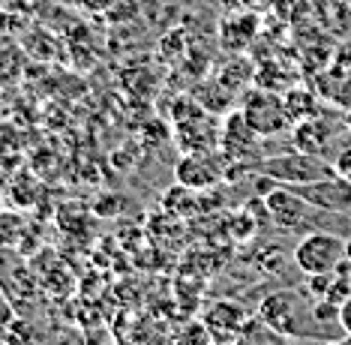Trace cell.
Returning <instances> with one entry per match:
<instances>
[{"label":"cell","instance_id":"obj_1","mask_svg":"<svg viewBox=\"0 0 351 345\" xmlns=\"http://www.w3.org/2000/svg\"><path fill=\"white\" fill-rule=\"evenodd\" d=\"M258 318L270 324L276 333H282L285 340H309V336H322L324 324H318L313 307L303 300L300 292H274L261 300Z\"/></svg>","mask_w":351,"mask_h":345},{"label":"cell","instance_id":"obj_2","mask_svg":"<svg viewBox=\"0 0 351 345\" xmlns=\"http://www.w3.org/2000/svg\"><path fill=\"white\" fill-rule=\"evenodd\" d=\"M255 171L267 174V178H274L276 183H285V187H303V183H318L327 178H337L333 165H327L322 156L303 154V150L265 156L255 163Z\"/></svg>","mask_w":351,"mask_h":345},{"label":"cell","instance_id":"obj_3","mask_svg":"<svg viewBox=\"0 0 351 345\" xmlns=\"http://www.w3.org/2000/svg\"><path fill=\"white\" fill-rule=\"evenodd\" d=\"M241 111L261 139H270V135H279L294 126L289 117V108H285L282 93L267 91V87H258V84L250 87L246 93H241Z\"/></svg>","mask_w":351,"mask_h":345},{"label":"cell","instance_id":"obj_4","mask_svg":"<svg viewBox=\"0 0 351 345\" xmlns=\"http://www.w3.org/2000/svg\"><path fill=\"white\" fill-rule=\"evenodd\" d=\"M348 261V243L346 237L330 235V231H313L294 246V264L306 276L313 274H333L339 264Z\"/></svg>","mask_w":351,"mask_h":345},{"label":"cell","instance_id":"obj_5","mask_svg":"<svg viewBox=\"0 0 351 345\" xmlns=\"http://www.w3.org/2000/svg\"><path fill=\"white\" fill-rule=\"evenodd\" d=\"M174 178H178L180 187H186L193 192H204V189H213L222 180H228V163L219 154V147L198 150V154H183L178 168H174Z\"/></svg>","mask_w":351,"mask_h":345},{"label":"cell","instance_id":"obj_6","mask_svg":"<svg viewBox=\"0 0 351 345\" xmlns=\"http://www.w3.org/2000/svg\"><path fill=\"white\" fill-rule=\"evenodd\" d=\"M258 139L261 135L250 126L241 108H231L219 130V154L226 156L228 165H246V159L258 154ZM261 159V156H255Z\"/></svg>","mask_w":351,"mask_h":345},{"label":"cell","instance_id":"obj_7","mask_svg":"<svg viewBox=\"0 0 351 345\" xmlns=\"http://www.w3.org/2000/svg\"><path fill=\"white\" fill-rule=\"evenodd\" d=\"M265 211H267L270 222H274L276 228H289L291 231V228L306 226L309 216H313V211H318V207L309 204L298 189L279 183V187H274L265 195Z\"/></svg>","mask_w":351,"mask_h":345},{"label":"cell","instance_id":"obj_8","mask_svg":"<svg viewBox=\"0 0 351 345\" xmlns=\"http://www.w3.org/2000/svg\"><path fill=\"white\" fill-rule=\"evenodd\" d=\"M298 189L318 211H333V213H348L351 211V183L342 178H327L318 183H303V187H291Z\"/></svg>","mask_w":351,"mask_h":345},{"label":"cell","instance_id":"obj_9","mask_svg":"<svg viewBox=\"0 0 351 345\" xmlns=\"http://www.w3.org/2000/svg\"><path fill=\"white\" fill-rule=\"evenodd\" d=\"M258 15L252 10L246 12H226V19L219 21V45L226 48L231 54H243L250 45H255V39H258Z\"/></svg>","mask_w":351,"mask_h":345},{"label":"cell","instance_id":"obj_10","mask_svg":"<svg viewBox=\"0 0 351 345\" xmlns=\"http://www.w3.org/2000/svg\"><path fill=\"white\" fill-rule=\"evenodd\" d=\"M246 322H250V318H246L241 303L219 300V303H213V307L204 312L202 324L207 327V333H210L213 342H234Z\"/></svg>","mask_w":351,"mask_h":345},{"label":"cell","instance_id":"obj_11","mask_svg":"<svg viewBox=\"0 0 351 345\" xmlns=\"http://www.w3.org/2000/svg\"><path fill=\"white\" fill-rule=\"evenodd\" d=\"M333 132H337V126L327 117L315 115V117H306L291 126V144H294V150H303V154L324 156L327 144L333 141Z\"/></svg>","mask_w":351,"mask_h":345},{"label":"cell","instance_id":"obj_12","mask_svg":"<svg viewBox=\"0 0 351 345\" xmlns=\"http://www.w3.org/2000/svg\"><path fill=\"white\" fill-rule=\"evenodd\" d=\"M315 93L342 111H351V69L333 60L315 75Z\"/></svg>","mask_w":351,"mask_h":345},{"label":"cell","instance_id":"obj_13","mask_svg":"<svg viewBox=\"0 0 351 345\" xmlns=\"http://www.w3.org/2000/svg\"><path fill=\"white\" fill-rule=\"evenodd\" d=\"M217 78L222 84L228 87L231 93H246L250 87L255 84V63L252 60H246V58H231L226 67H222L217 72Z\"/></svg>","mask_w":351,"mask_h":345},{"label":"cell","instance_id":"obj_14","mask_svg":"<svg viewBox=\"0 0 351 345\" xmlns=\"http://www.w3.org/2000/svg\"><path fill=\"white\" fill-rule=\"evenodd\" d=\"M282 99H285V108H289L291 123H300V120H306V117H315V115H318V99H322V96L315 93V87L309 91V87L291 84L289 91L282 93Z\"/></svg>","mask_w":351,"mask_h":345},{"label":"cell","instance_id":"obj_15","mask_svg":"<svg viewBox=\"0 0 351 345\" xmlns=\"http://www.w3.org/2000/svg\"><path fill=\"white\" fill-rule=\"evenodd\" d=\"M234 345H285V336L276 333L270 324H265L258 316L250 318V322L243 324V331L237 333Z\"/></svg>","mask_w":351,"mask_h":345},{"label":"cell","instance_id":"obj_16","mask_svg":"<svg viewBox=\"0 0 351 345\" xmlns=\"http://www.w3.org/2000/svg\"><path fill=\"white\" fill-rule=\"evenodd\" d=\"M21 231H25V219H21L19 213H0V243L3 246H12L19 243Z\"/></svg>","mask_w":351,"mask_h":345},{"label":"cell","instance_id":"obj_17","mask_svg":"<svg viewBox=\"0 0 351 345\" xmlns=\"http://www.w3.org/2000/svg\"><path fill=\"white\" fill-rule=\"evenodd\" d=\"M333 171H337V178L351 183V147H346V150H339L337 154V159H333Z\"/></svg>","mask_w":351,"mask_h":345},{"label":"cell","instance_id":"obj_18","mask_svg":"<svg viewBox=\"0 0 351 345\" xmlns=\"http://www.w3.org/2000/svg\"><path fill=\"white\" fill-rule=\"evenodd\" d=\"M255 3H258V0H219V6L226 12H246V10H252Z\"/></svg>","mask_w":351,"mask_h":345},{"label":"cell","instance_id":"obj_19","mask_svg":"<svg viewBox=\"0 0 351 345\" xmlns=\"http://www.w3.org/2000/svg\"><path fill=\"white\" fill-rule=\"evenodd\" d=\"M339 327H342L346 333H351V294L339 303Z\"/></svg>","mask_w":351,"mask_h":345},{"label":"cell","instance_id":"obj_20","mask_svg":"<svg viewBox=\"0 0 351 345\" xmlns=\"http://www.w3.org/2000/svg\"><path fill=\"white\" fill-rule=\"evenodd\" d=\"M337 63H342V67H348L351 69V43H346V45H339L337 48V58H333Z\"/></svg>","mask_w":351,"mask_h":345},{"label":"cell","instance_id":"obj_21","mask_svg":"<svg viewBox=\"0 0 351 345\" xmlns=\"http://www.w3.org/2000/svg\"><path fill=\"white\" fill-rule=\"evenodd\" d=\"M10 324H12V309H10V303L0 298V331H3V327H10Z\"/></svg>","mask_w":351,"mask_h":345},{"label":"cell","instance_id":"obj_22","mask_svg":"<svg viewBox=\"0 0 351 345\" xmlns=\"http://www.w3.org/2000/svg\"><path fill=\"white\" fill-rule=\"evenodd\" d=\"M337 345H351V333L346 336V340H342V342H337Z\"/></svg>","mask_w":351,"mask_h":345},{"label":"cell","instance_id":"obj_23","mask_svg":"<svg viewBox=\"0 0 351 345\" xmlns=\"http://www.w3.org/2000/svg\"><path fill=\"white\" fill-rule=\"evenodd\" d=\"M0 345H6V342H3V340H0Z\"/></svg>","mask_w":351,"mask_h":345},{"label":"cell","instance_id":"obj_24","mask_svg":"<svg viewBox=\"0 0 351 345\" xmlns=\"http://www.w3.org/2000/svg\"><path fill=\"white\" fill-rule=\"evenodd\" d=\"M348 3H351V0H348Z\"/></svg>","mask_w":351,"mask_h":345}]
</instances>
